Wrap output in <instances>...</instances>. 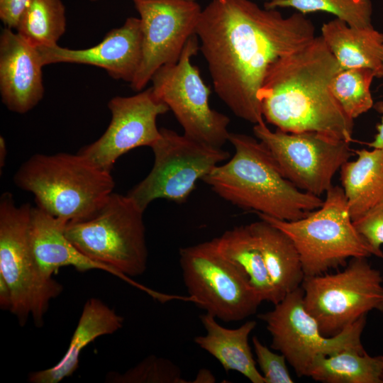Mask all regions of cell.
Listing matches in <instances>:
<instances>
[{"label":"cell","instance_id":"1","mask_svg":"<svg viewBox=\"0 0 383 383\" xmlns=\"http://www.w3.org/2000/svg\"><path fill=\"white\" fill-rule=\"evenodd\" d=\"M196 35L216 94L254 125L265 121L259 96L271 68L316 37L306 15L284 16L251 0H211Z\"/></svg>","mask_w":383,"mask_h":383},{"label":"cell","instance_id":"2","mask_svg":"<svg viewBox=\"0 0 383 383\" xmlns=\"http://www.w3.org/2000/svg\"><path fill=\"white\" fill-rule=\"evenodd\" d=\"M341 70L322 37L316 36L270 70L259 96L263 118L284 132H316L350 143L353 119L331 89Z\"/></svg>","mask_w":383,"mask_h":383},{"label":"cell","instance_id":"3","mask_svg":"<svg viewBox=\"0 0 383 383\" xmlns=\"http://www.w3.org/2000/svg\"><path fill=\"white\" fill-rule=\"evenodd\" d=\"M233 156L202 179L221 198L245 209L282 221L305 217L323 199L296 188L282 174L267 146L247 134L230 132Z\"/></svg>","mask_w":383,"mask_h":383},{"label":"cell","instance_id":"4","mask_svg":"<svg viewBox=\"0 0 383 383\" xmlns=\"http://www.w3.org/2000/svg\"><path fill=\"white\" fill-rule=\"evenodd\" d=\"M13 182L34 195L37 207L66 223L94 216L115 185L111 172L78 152L35 154L21 165Z\"/></svg>","mask_w":383,"mask_h":383},{"label":"cell","instance_id":"5","mask_svg":"<svg viewBox=\"0 0 383 383\" xmlns=\"http://www.w3.org/2000/svg\"><path fill=\"white\" fill-rule=\"evenodd\" d=\"M144 211L128 196L112 193L91 218L67 223L65 233L84 255L113 270L116 277L158 300L157 293L129 278L143 274L147 268L148 248Z\"/></svg>","mask_w":383,"mask_h":383},{"label":"cell","instance_id":"6","mask_svg":"<svg viewBox=\"0 0 383 383\" xmlns=\"http://www.w3.org/2000/svg\"><path fill=\"white\" fill-rule=\"evenodd\" d=\"M284 231L296 246L305 277L320 275L347 265L353 257L375 256L355 228L343 188L332 186L318 209L296 221L257 213Z\"/></svg>","mask_w":383,"mask_h":383},{"label":"cell","instance_id":"7","mask_svg":"<svg viewBox=\"0 0 383 383\" xmlns=\"http://www.w3.org/2000/svg\"><path fill=\"white\" fill-rule=\"evenodd\" d=\"M32 206H17L12 194L0 198V274L9 284L13 297L10 312L21 326L30 315L37 327L44 323L50 302L62 292V285L45 277L32 255L29 228Z\"/></svg>","mask_w":383,"mask_h":383},{"label":"cell","instance_id":"8","mask_svg":"<svg viewBox=\"0 0 383 383\" xmlns=\"http://www.w3.org/2000/svg\"><path fill=\"white\" fill-rule=\"evenodd\" d=\"M382 283L367 257H353L337 273L304 277V307L323 335L335 336L370 311L383 312Z\"/></svg>","mask_w":383,"mask_h":383},{"label":"cell","instance_id":"9","mask_svg":"<svg viewBox=\"0 0 383 383\" xmlns=\"http://www.w3.org/2000/svg\"><path fill=\"white\" fill-rule=\"evenodd\" d=\"M150 147L154 164L150 173L127 194L145 211L155 199L184 202L196 182L227 160L230 154L222 148L196 140L165 128Z\"/></svg>","mask_w":383,"mask_h":383},{"label":"cell","instance_id":"10","mask_svg":"<svg viewBox=\"0 0 383 383\" xmlns=\"http://www.w3.org/2000/svg\"><path fill=\"white\" fill-rule=\"evenodd\" d=\"M179 264L192 301L225 322L255 313L262 299L213 240L179 249Z\"/></svg>","mask_w":383,"mask_h":383},{"label":"cell","instance_id":"11","mask_svg":"<svg viewBox=\"0 0 383 383\" xmlns=\"http://www.w3.org/2000/svg\"><path fill=\"white\" fill-rule=\"evenodd\" d=\"M258 318L266 323L272 336L271 348L284 355L299 377H309L314 360L319 356L346 350L366 352L361 343L366 316L337 335L325 336L304 307L301 287L287 294L272 311L259 314Z\"/></svg>","mask_w":383,"mask_h":383},{"label":"cell","instance_id":"12","mask_svg":"<svg viewBox=\"0 0 383 383\" xmlns=\"http://www.w3.org/2000/svg\"><path fill=\"white\" fill-rule=\"evenodd\" d=\"M199 50L196 35L187 41L179 60L165 65L153 74L152 88L174 113L184 134L199 142L222 148L228 141V116L211 108L210 88L192 63Z\"/></svg>","mask_w":383,"mask_h":383},{"label":"cell","instance_id":"13","mask_svg":"<svg viewBox=\"0 0 383 383\" xmlns=\"http://www.w3.org/2000/svg\"><path fill=\"white\" fill-rule=\"evenodd\" d=\"M252 131L283 175L299 189L318 196L333 186L335 174L352 156L350 143L325 134L273 131L265 121L255 124Z\"/></svg>","mask_w":383,"mask_h":383},{"label":"cell","instance_id":"14","mask_svg":"<svg viewBox=\"0 0 383 383\" xmlns=\"http://www.w3.org/2000/svg\"><path fill=\"white\" fill-rule=\"evenodd\" d=\"M139 14L143 55L131 83L140 91L165 65L176 63L190 38L196 35L202 8L196 0H133Z\"/></svg>","mask_w":383,"mask_h":383},{"label":"cell","instance_id":"15","mask_svg":"<svg viewBox=\"0 0 383 383\" xmlns=\"http://www.w3.org/2000/svg\"><path fill=\"white\" fill-rule=\"evenodd\" d=\"M108 107L111 119L104 134L78 153L100 169L111 172L116 161L130 150L151 147L160 138L157 118L170 111L152 87L131 96H115Z\"/></svg>","mask_w":383,"mask_h":383},{"label":"cell","instance_id":"16","mask_svg":"<svg viewBox=\"0 0 383 383\" xmlns=\"http://www.w3.org/2000/svg\"><path fill=\"white\" fill-rule=\"evenodd\" d=\"M142 42L140 18L130 17L93 47L70 49L55 45L36 48L43 66L62 62L92 65L105 70L115 79L131 84L141 63Z\"/></svg>","mask_w":383,"mask_h":383},{"label":"cell","instance_id":"17","mask_svg":"<svg viewBox=\"0 0 383 383\" xmlns=\"http://www.w3.org/2000/svg\"><path fill=\"white\" fill-rule=\"evenodd\" d=\"M43 65L37 48L13 29L0 35V93L11 111L25 113L43 98Z\"/></svg>","mask_w":383,"mask_h":383},{"label":"cell","instance_id":"18","mask_svg":"<svg viewBox=\"0 0 383 383\" xmlns=\"http://www.w3.org/2000/svg\"><path fill=\"white\" fill-rule=\"evenodd\" d=\"M66 225L38 207H32L30 245L40 272L51 278L60 268L71 266L80 272L101 270L116 276L113 270L89 258L70 241L65 233Z\"/></svg>","mask_w":383,"mask_h":383},{"label":"cell","instance_id":"19","mask_svg":"<svg viewBox=\"0 0 383 383\" xmlns=\"http://www.w3.org/2000/svg\"><path fill=\"white\" fill-rule=\"evenodd\" d=\"M123 318L101 300L91 298L84 305L77 326L62 358L54 366L33 372L31 383H58L78 368L82 350L96 338L115 333L123 327Z\"/></svg>","mask_w":383,"mask_h":383},{"label":"cell","instance_id":"20","mask_svg":"<svg viewBox=\"0 0 383 383\" xmlns=\"http://www.w3.org/2000/svg\"><path fill=\"white\" fill-rule=\"evenodd\" d=\"M248 226L272 284L275 305L304 279L299 252L292 239L269 222L260 219Z\"/></svg>","mask_w":383,"mask_h":383},{"label":"cell","instance_id":"21","mask_svg":"<svg viewBox=\"0 0 383 383\" xmlns=\"http://www.w3.org/2000/svg\"><path fill=\"white\" fill-rule=\"evenodd\" d=\"M321 36L342 70L367 68L383 77V33L373 26L353 27L335 18L322 25Z\"/></svg>","mask_w":383,"mask_h":383},{"label":"cell","instance_id":"22","mask_svg":"<svg viewBox=\"0 0 383 383\" xmlns=\"http://www.w3.org/2000/svg\"><path fill=\"white\" fill-rule=\"evenodd\" d=\"M200 319L206 334L194 338L196 345L214 357L226 372L236 371L252 383H265L248 343V337L257 325L255 321L230 329L218 323L211 313L201 315Z\"/></svg>","mask_w":383,"mask_h":383},{"label":"cell","instance_id":"23","mask_svg":"<svg viewBox=\"0 0 383 383\" xmlns=\"http://www.w3.org/2000/svg\"><path fill=\"white\" fill-rule=\"evenodd\" d=\"M340 167V180L353 221L383 200V149L356 151Z\"/></svg>","mask_w":383,"mask_h":383},{"label":"cell","instance_id":"24","mask_svg":"<svg viewBox=\"0 0 383 383\" xmlns=\"http://www.w3.org/2000/svg\"><path fill=\"white\" fill-rule=\"evenodd\" d=\"M212 240L218 252L248 279L262 301L274 304L273 286L249 226H235Z\"/></svg>","mask_w":383,"mask_h":383},{"label":"cell","instance_id":"25","mask_svg":"<svg viewBox=\"0 0 383 383\" xmlns=\"http://www.w3.org/2000/svg\"><path fill=\"white\" fill-rule=\"evenodd\" d=\"M309 377L323 383H383V356L355 350L319 356Z\"/></svg>","mask_w":383,"mask_h":383},{"label":"cell","instance_id":"26","mask_svg":"<svg viewBox=\"0 0 383 383\" xmlns=\"http://www.w3.org/2000/svg\"><path fill=\"white\" fill-rule=\"evenodd\" d=\"M66 27L62 0H30L16 30L28 43L39 48L57 45Z\"/></svg>","mask_w":383,"mask_h":383},{"label":"cell","instance_id":"27","mask_svg":"<svg viewBox=\"0 0 383 383\" xmlns=\"http://www.w3.org/2000/svg\"><path fill=\"white\" fill-rule=\"evenodd\" d=\"M264 7L269 9L289 8L304 15L318 11L326 12L353 27L372 26L370 0H270Z\"/></svg>","mask_w":383,"mask_h":383},{"label":"cell","instance_id":"28","mask_svg":"<svg viewBox=\"0 0 383 383\" xmlns=\"http://www.w3.org/2000/svg\"><path fill=\"white\" fill-rule=\"evenodd\" d=\"M376 73L367 68L341 70L333 78L331 89L345 113L352 119L373 106L370 87Z\"/></svg>","mask_w":383,"mask_h":383},{"label":"cell","instance_id":"29","mask_svg":"<svg viewBox=\"0 0 383 383\" xmlns=\"http://www.w3.org/2000/svg\"><path fill=\"white\" fill-rule=\"evenodd\" d=\"M106 382L114 383H184L179 367L170 360L150 355L123 374L111 372Z\"/></svg>","mask_w":383,"mask_h":383},{"label":"cell","instance_id":"30","mask_svg":"<svg viewBox=\"0 0 383 383\" xmlns=\"http://www.w3.org/2000/svg\"><path fill=\"white\" fill-rule=\"evenodd\" d=\"M257 362L265 383H293L282 354L272 352L257 336L252 338Z\"/></svg>","mask_w":383,"mask_h":383},{"label":"cell","instance_id":"31","mask_svg":"<svg viewBox=\"0 0 383 383\" xmlns=\"http://www.w3.org/2000/svg\"><path fill=\"white\" fill-rule=\"evenodd\" d=\"M358 233L375 252V256L383 259L381 245H383V200L353 221Z\"/></svg>","mask_w":383,"mask_h":383},{"label":"cell","instance_id":"32","mask_svg":"<svg viewBox=\"0 0 383 383\" xmlns=\"http://www.w3.org/2000/svg\"><path fill=\"white\" fill-rule=\"evenodd\" d=\"M30 0H0V19L5 27L16 29Z\"/></svg>","mask_w":383,"mask_h":383},{"label":"cell","instance_id":"33","mask_svg":"<svg viewBox=\"0 0 383 383\" xmlns=\"http://www.w3.org/2000/svg\"><path fill=\"white\" fill-rule=\"evenodd\" d=\"M12 306L13 297L11 290L6 280L0 274V307L3 310L11 311Z\"/></svg>","mask_w":383,"mask_h":383},{"label":"cell","instance_id":"34","mask_svg":"<svg viewBox=\"0 0 383 383\" xmlns=\"http://www.w3.org/2000/svg\"><path fill=\"white\" fill-rule=\"evenodd\" d=\"M377 133L374 140L368 143V145L372 148L383 149V117L381 123L377 127Z\"/></svg>","mask_w":383,"mask_h":383},{"label":"cell","instance_id":"35","mask_svg":"<svg viewBox=\"0 0 383 383\" xmlns=\"http://www.w3.org/2000/svg\"><path fill=\"white\" fill-rule=\"evenodd\" d=\"M194 380L193 382H214L215 377L209 370L201 369Z\"/></svg>","mask_w":383,"mask_h":383},{"label":"cell","instance_id":"36","mask_svg":"<svg viewBox=\"0 0 383 383\" xmlns=\"http://www.w3.org/2000/svg\"><path fill=\"white\" fill-rule=\"evenodd\" d=\"M6 145L4 138L0 137V167L2 168L5 164V159L6 155Z\"/></svg>","mask_w":383,"mask_h":383},{"label":"cell","instance_id":"37","mask_svg":"<svg viewBox=\"0 0 383 383\" xmlns=\"http://www.w3.org/2000/svg\"><path fill=\"white\" fill-rule=\"evenodd\" d=\"M89 1H97V0H89Z\"/></svg>","mask_w":383,"mask_h":383}]
</instances>
